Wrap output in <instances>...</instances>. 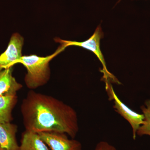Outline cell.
Masks as SVG:
<instances>
[{
  "instance_id": "3",
  "label": "cell",
  "mask_w": 150,
  "mask_h": 150,
  "mask_svg": "<svg viewBox=\"0 0 150 150\" xmlns=\"http://www.w3.org/2000/svg\"><path fill=\"white\" fill-rule=\"evenodd\" d=\"M103 35L101 28L98 26L96 30L94 33L88 39L83 42H77L75 41H70L62 40L59 38L55 39L56 42L60 43L63 48H66L68 46H74L83 47L93 52L97 56L103 66V69L100 71L103 74V79L105 84L111 82L120 84L121 83L108 70L105 64L104 57L100 49V40Z\"/></svg>"
},
{
  "instance_id": "1",
  "label": "cell",
  "mask_w": 150,
  "mask_h": 150,
  "mask_svg": "<svg viewBox=\"0 0 150 150\" xmlns=\"http://www.w3.org/2000/svg\"><path fill=\"white\" fill-rule=\"evenodd\" d=\"M26 131L63 133L74 139L79 131L77 113L56 98L30 91L21 105Z\"/></svg>"
},
{
  "instance_id": "10",
  "label": "cell",
  "mask_w": 150,
  "mask_h": 150,
  "mask_svg": "<svg viewBox=\"0 0 150 150\" xmlns=\"http://www.w3.org/2000/svg\"><path fill=\"white\" fill-rule=\"evenodd\" d=\"M17 96H0V122L8 123L12 120V111L17 102Z\"/></svg>"
},
{
  "instance_id": "5",
  "label": "cell",
  "mask_w": 150,
  "mask_h": 150,
  "mask_svg": "<svg viewBox=\"0 0 150 150\" xmlns=\"http://www.w3.org/2000/svg\"><path fill=\"white\" fill-rule=\"evenodd\" d=\"M38 133L50 150H82L80 142L74 139H70L67 134L55 132Z\"/></svg>"
},
{
  "instance_id": "8",
  "label": "cell",
  "mask_w": 150,
  "mask_h": 150,
  "mask_svg": "<svg viewBox=\"0 0 150 150\" xmlns=\"http://www.w3.org/2000/svg\"><path fill=\"white\" fill-rule=\"evenodd\" d=\"M13 67L0 70V96H16L22 88L12 75Z\"/></svg>"
},
{
  "instance_id": "11",
  "label": "cell",
  "mask_w": 150,
  "mask_h": 150,
  "mask_svg": "<svg viewBox=\"0 0 150 150\" xmlns=\"http://www.w3.org/2000/svg\"><path fill=\"white\" fill-rule=\"evenodd\" d=\"M144 103V105L141 107L144 116V122L137 130V135L140 137L147 135L150 137V99L146 100Z\"/></svg>"
},
{
  "instance_id": "4",
  "label": "cell",
  "mask_w": 150,
  "mask_h": 150,
  "mask_svg": "<svg viewBox=\"0 0 150 150\" xmlns=\"http://www.w3.org/2000/svg\"><path fill=\"white\" fill-rule=\"evenodd\" d=\"M105 89L108 100L113 101V108L117 113L126 120L131 126L133 132V138L136 139L137 130L144 122V116L143 114H139L131 110L121 101L115 93L111 83L105 85Z\"/></svg>"
},
{
  "instance_id": "13",
  "label": "cell",
  "mask_w": 150,
  "mask_h": 150,
  "mask_svg": "<svg viewBox=\"0 0 150 150\" xmlns=\"http://www.w3.org/2000/svg\"><path fill=\"white\" fill-rule=\"evenodd\" d=\"M119 1H121V0H119Z\"/></svg>"
},
{
  "instance_id": "2",
  "label": "cell",
  "mask_w": 150,
  "mask_h": 150,
  "mask_svg": "<svg viewBox=\"0 0 150 150\" xmlns=\"http://www.w3.org/2000/svg\"><path fill=\"white\" fill-rule=\"evenodd\" d=\"M64 49L61 46L54 54L46 57L35 55L22 56L19 64L23 65L27 70L25 82L28 88L35 89L47 83L51 75L49 62Z\"/></svg>"
},
{
  "instance_id": "7",
  "label": "cell",
  "mask_w": 150,
  "mask_h": 150,
  "mask_svg": "<svg viewBox=\"0 0 150 150\" xmlns=\"http://www.w3.org/2000/svg\"><path fill=\"white\" fill-rule=\"evenodd\" d=\"M17 132L16 125L10 122H0V150H20Z\"/></svg>"
},
{
  "instance_id": "6",
  "label": "cell",
  "mask_w": 150,
  "mask_h": 150,
  "mask_svg": "<svg viewBox=\"0 0 150 150\" xmlns=\"http://www.w3.org/2000/svg\"><path fill=\"white\" fill-rule=\"evenodd\" d=\"M23 38L18 33L12 35L6 50L0 55V70L13 67L19 64L22 57Z\"/></svg>"
},
{
  "instance_id": "12",
  "label": "cell",
  "mask_w": 150,
  "mask_h": 150,
  "mask_svg": "<svg viewBox=\"0 0 150 150\" xmlns=\"http://www.w3.org/2000/svg\"><path fill=\"white\" fill-rule=\"evenodd\" d=\"M94 150H116V149L108 142L101 141L98 143Z\"/></svg>"
},
{
  "instance_id": "9",
  "label": "cell",
  "mask_w": 150,
  "mask_h": 150,
  "mask_svg": "<svg viewBox=\"0 0 150 150\" xmlns=\"http://www.w3.org/2000/svg\"><path fill=\"white\" fill-rule=\"evenodd\" d=\"M20 150H50L38 133L26 131L22 135Z\"/></svg>"
}]
</instances>
